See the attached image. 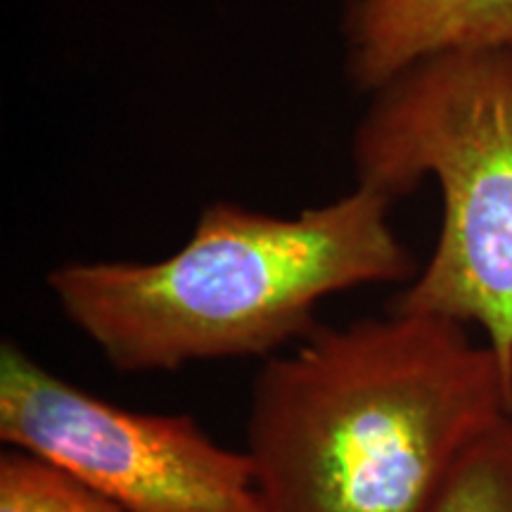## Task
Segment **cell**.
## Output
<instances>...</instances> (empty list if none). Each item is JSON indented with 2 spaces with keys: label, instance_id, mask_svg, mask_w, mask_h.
Instances as JSON below:
<instances>
[{
  "label": "cell",
  "instance_id": "cell-1",
  "mask_svg": "<svg viewBox=\"0 0 512 512\" xmlns=\"http://www.w3.org/2000/svg\"><path fill=\"white\" fill-rule=\"evenodd\" d=\"M512 382L463 323L389 311L316 325L254 377L247 456L264 512H427Z\"/></svg>",
  "mask_w": 512,
  "mask_h": 512
},
{
  "label": "cell",
  "instance_id": "cell-2",
  "mask_svg": "<svg viewBox=\"0 0 512 512\" xmlns=\"http://www.w3.org/2000/svg\"><path fill=\"white\" fill-rule=\"evenodd\" d=\"M392 207L363 185L292 219L214 202L176 254L67 261L48 273V287L69 323L126 373L266 361L316 328L323 299L418 275Z\"/></svg>",
  "mask_w": 512,
  "mask_h": 512
},
{
  "label": "cell",
  "instance_id": "cell-3",
  "mask_svg": "<svg viewBox=\"0 0 512 512\" xmlns=\"http://www.w3.org/2000/svg\"><path fill=\"white\" fill-rule=\"evenodd\" d=\"M351 138L356 181L396 202L434 176L444 219L392 309L484 332L512 382V50H451L370 95Z\"/></svg>",
  "mask_w": 512,
  "mask_h": 512
},
{
  "label": "cell",
  "instance_id": "cell-4",
  "mask_svg": "<svg viewBox=\"0 0 512 512\" xmlns=\"http://www.w3.org/2000/svg\"><path fill=\"white\" fill-rule=\"evenodd\" d=\"M0 439L57 463L128 512H264L247 453L188 415L136 413L0 347Z\"/></svg>",
  "mask_w": 512,
  "mask_h": 512
},
{
  "label": "cell",
  "instance_id": "cell-5",
  "mask_svg": "<svg viewBox=\"0 0 512 512\" xmlns=\"http://www.w3.org/2000/svg\"><path fill=\"white\" fill-rule=\"evenodd\" d=\"M344 72L373 95L415 62L451 50H512V0H347Z\"/></svg>",
  "mask_w": 512,
  "mask_h": 512
},
{
  "label": "cell",
  "instance_id": "cell-6",
  "mask_svg": "<svg viewBox=\"0 0 512 512\" xmlns=\"http://www.w3.org/2000/svg\"><path fill=\"white\" fill-rule=\"evenodd\" d=\"M427 512H512V415L465 448Z\"/></svg>",
  "mask_w": 512,
  "mask_h": 512
},
{
  "label": "cell",
  "instance_id": "cell-7",
  "mask_svg": "<svg viewBox=\"0 0 512 512\" xmlns=\"http://www.w3.org/2000/svg\"><path fill=\"white\" fill-rule=\"evenodd\" d=\"M0 512H128L57 463L10 448L0 456Z\"/></svg>",
  "mask_w": 512,
  "mask_h": 512
}]
</instances>
